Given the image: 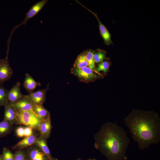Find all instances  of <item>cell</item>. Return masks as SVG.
Returning <instances> with one entry per match:
<instances>
[{
	"label": "cell",
	"instance_id": "1",
	"mask_svg": "<svg viewBox=\"0 0 160 160\" xmlns=\"http://www.w3.org/2000/svg\"><path fill=\"white\" fill-rule=\"evenodd\" d=\"M124 121L140 149L148 148L160 142V118L157 113L134 109Z\"/></svg>",
	"mask_w": 160,
	"mask_h": 160
},
{
	"label": "cell",
	"instance_id": "2",
	"mask_svg": "<svg viewBox=\"0 0 160 160\" xmlns=\"http://www.w3.org/2000/svg\"><path fill=\"white\" fill-rule=\"evenodd\" d=\"M95 148L108 160H126V152L130 140L126 132L115 122L102 125L94 136Z\"/></svg>",
	"mask_w": 160,
	"mask_h": 160
},
{
	"label": "cell",
	"instance_id": "3",
	"mask_svg": "<svg viewBox=\"0 0 160 160\" xmlns=\"http://www.w3.org/2000/svg\"><path fill=\"white\" fill-rule=\"evenodd\" d=\"M17 121V124L25 125L38 130L42 121L33 110L18 111Z\"/></svg>",
	"mask_w": 160,
	"mask_h": 160
},
{
	"label": "cell",
	"instance_id": "4",
	"mask_svg": "<svg viewBox=\"0 0 160 160\" xmlns=\"http://www.w3.org/2000/svg\"><path fill=\"white\" fill-rule=\"evenodd\" d=\"M71 73L81 81L88 83L94 82L102 77L100 73H97L88 67L80 69L72 68Z\"/></svg>",
	"mask_w": 160,
	"mask_h": 160
},
{
	"label": "cell",
	"instance_id": "5",
	"mask_svg": "<svg viewBox=\"0 0 160 160\" xmlns=\"http://www.w3.org/2000/svg\"><path fill=\"white\" fill-rule=\"evenodd\" d=\"M48 1L47 0H43L37 2L33 5L31 7L30 10L26 13L25 17L23 21L20 24L16 25L13 28L7 42L8 49H9V45L11 36L15 31L20 26L23 25H25L28 20L37 14L47 3Z\"/></svg>",
	"mask_w": 160,
	"mask_h": 160
},
{
	"label": "cell",
	"instance_id": "6",
	"mask_svg": "<svg viewBox=\"0 0 160 160\" xmlns=\"http://www.w3.org/2000/svg\"><path fill=\"white\" fill-rule=\"evenodd\" d=\"M7 54L5 58L0 59V84L10 80L13 73L9 64Z\"/></svg>",
	"mask_w": 160,
	"mask_h": 160
},
{
	"label": "cell",
	"instance_id": "7",
	"mask_svg": "<svg viewBox=\"0 0 160 160\" xmlns=\"http://www.w3.org/2000/svg\"><path fill=\"white\" fill-rule=\"evenodd\" d=\"M49 85L48 84L45 89L38 90L28 95H24V96L34 104L43 105L46 100V94L49 89Z\"/></svg>",
	"mask_w": 160,
	"mask_h": 160
},
{
	"label": "cell",
	"instance_id": "8",
	"mask_svg": "<svg viewBox=\"0 0 160 160\" xmlns=\"http://www.w3.org/2000/svg\"><path fill=\"white\" fill-rule=\"evenodd\" d=\"M26 153L28 160H50L41 149L35 145L29 148Z\"/></svg>",
	"mask_w": 160,
	"mask_h": 160
},
{
	"label": "cell",
	"instance_id": "9",
	"mask_svg": "<svg viewBox=\"0 0 160 160\" xmlns=\"http://www.w3.org/2000/svg\"><path fill=\"white\" fill-rule=\"evenodd\" d=\"M21 83L17 81L16 84L9 90L7 95L8 102L10 104H14L24 97L20 91Z\"/></svg>",
	"mask_w": 160,
	"mask_h": 160
},
{
	"label": "cell",
	"instance_id": "10",
	"mask_svg": "<svg viewBox=\"0 0 160 160\" xmlns=\"http://www.w3.org/2000/svg\"><path fill=\"white\" fill-rule=\"evenodd\" d=\"M4 107V118L3 121L9 122L12 125L17 124V116L18 111L8 102Z\"/></svg>",
	"mask_w": 160,
	"mask_h": 160
},
{
	"label": "cell",
	"instance_id": "11",
	"mask_svg": "<svg viewBox=\"0 0 160 160\" xmlns=\"http://www.w3.org/2000/svg\"><path fill=\"white\" fill-rule=\"evenodd\" d=\"M37 137L33 134L31 135L25 137L12 147V150H22L35 145Z\"/></svg>",
	"mask_w": 160,
	"mask_h": 160
},
{
	"label": "cell",
	"instance_id": "12",
	"mask_svg": "<svg viewBox=\"0 0 160 160\" xmlns=\"http://www.w3.org/2000/svg\"><path fill=\"white\" fill-rule=\"evenodd\" d=\"M81 5L83 6L82 5ZM83 7L91 12L96 17L97 20L99 23L100 34L103 39L105 44L108 46L112 44L113 42L111 39L110 33L105 26L100 22L97 14L93 12L85 7Z\"/></svg>",
	"mask_w": 160,
	"mask_h": 160
},
{
	"label": "cell",
	"instance_id": "13",
	"mask_svg": "<svg viewBox=\"0 0 160 160\" xmlns=\"http://www.w3.org/2000/svg\"><path fill=\"white\" fill-rule=\"evenodd\" d=\"M52 128L51 117L43 121L41 123L39 131L40 136L46 139L50 136Z\"/></svg>",
	"mask_w": 160,
	"mask_h": 160
},
{
	"label": "cell",
	"instance_id": "14",
	"mask_svg": "<svg viewBox=\"0 0 160 160\" xmlns=\"http://www.w3.org/2000/svg\"><path fill=\"white\" fill-rule=\"evenodd\" d=\"M12 105L18 111L33 110V104L24 96L22 99Z\"/></svg>",
	"mask_w": 160,
	"mask_h": 160
},
{
	"label": "cell",
	"instance_id": "15",
	"mask_svg": "<svg viewBox=\"0 0 160 160\" xmlns=\"http://www.w3.org/2000/svg\"><path fill=\"white\" fill-rule=\"evenodd\" d=\"M39 82L35 81L33 78L29 74L26 73L23 83V87L29 94L33 92L34 89L37 86H40Z\"/></svg>",
	"mask_w": 160,
	"mask_h": 160
},
{
	"label": "cell",
	"instance_id": "16",
	"mask_svg": "<svg viewBox=\"0 0 160 160\" xmlns=\"http://www.w3.org/2000/svg\"><path fill=\"white\" fill-rule=\"evenodd\" d=\"M46 139L39 136L35 142V145L39 147L47 156L50 160H54L48 147Z\"/></svg>",
	"mask_w": 160,
	"mask_h": 160
},
{
	"label": "cell",
	"instance_id": "17",
	"mask_svg": "<svg viewBox=\"0 0 160 160\" xmlns=\"http://www.w3.org/2000/svg\"><path fill=\"white\" fill-rule=\"evenodd\" d=\"M33 110L42 121L50 116L49 111L43 107L42 105L33 104Z\"/></svg>",
	"mask_w": 160,
	"mask_h": 160
},
{
	"label": "cell",
	"instance_id": "18",
	"mask_svg": "<svg viewBox=\"0 0 160 160\" xmlns=\"http://www.w3.org/2000/svg\"><path fill=\"white\" fill-rule=\"evenodd\" d=\"M13 125L3 121L0 122V137H3L10 133L13 129Z\"/></svg>",
	"mask_w": 160,
	"mask_h": 160
},
{
	"label": "cell",
	"instance_id": "19",
	"mask_svg": "<svg viewBox=\"0 0 160 160\" xmlns=\"http://www.w3.org/2000/svg\"><path fill=\"white\" fill-rule=\"evenodd\" d=\"M86 67H88V64L83 52L78 56L74 63L73 68L80 69Z\"/></svg>",
	"mask_w": 160,
	"mask_h": 160
},
{
	"label": "cell",
	"instance_id": "20",
	"mask_svg": "<svg viewBox=\"0 0 160 160\" xmlns=\"http://www.w3.org/2000/svg\"><path fill=\"white\" fill-rule=\"evenodd\" d=\"M94 51L89 50L84 52V53L88 64V67L95 71V63L94 57Z\"/></svg>",
	"mask_w": 160,
	"mask_h": 160
},
{
	"label": "cell",
	"instance_id": "21",
	"mask_svg": "<svg viewBox=\"0 0 160 160\" xmlns=\"http://www.w3.org/2000/svg\"><path fill=\"white\" fill-rule=\"evenodd\" d=\"M9 90L2 84H0V107L4 106L8 102L7 95Z\"/></svg>",
	"mask_w": 160,
	"mask_h": 160
},
{
	"label": "cell",
	"instance_id": "22",
	"mask_svg": "<svg viewBox=\"0 0 160 160\" xmlns=\"http://www.w3.org/2000/svg\"><path fill=\"white\" fill-rule=\"evenodd\" d=\"M111 64V62L109 60H103L99 63L97 67L95 68V71L98 73L101 71L107 73L109 71Z\"/></svg>",
	"mask_w": 160,
	"mask_h": 160
},
{
	"label": "cell",
	"instance_id": "23",
	"mask_svg": "<svg viewBox=\"0 0 160 160\" xmlns=\"http://www.w3.org/2000/svg\"><path fill=\"white\" fill-rule=\"evenodd\" d=\"M106 52L103 50L99 49L94 52V57L95 63H100L106 59Z\"/></svg>",
	"mask_w": 160,
	"mask_h": 160
},
{
	"label": "cell",
	"instance_id": "24",
	"mask_svg": "<svg viewBox=\"0 0 160 160\" xmlns=\"http://www.w3.org/2000/svg\"><path fill=\"white\" fill-rule=\"evenodd\" d=\"M14 160H28L26 152L17 150L14 153Z\"/></svg>",
	"mask_w": 160,
	"mask_h": 160
},
{
	"label": "cell",
	"instance_id": "25",
	"mask_svg": "<svg viewBox=\"0 0 160 160\" xmlns=\"http://www.w3.org/2000/svg\"><path fill=\"white\" fill-rule=\"evenodd\" d=\"M2 155L4 160H14V153L6 148H3Z\"/></svg>",
	"mask_w": 160,
	"mask_h": 160
},
{
	"label": "cell",
	"instance_id": "26",
	"mask_svg": "<svg viewBox=\"0 0 160 160\" xmlns=\"http://www.w3.org/2000/svg\"><path fill=\"white\" fill-rule=\"evenodd\" d=\"M33 134V129L28 126L24 127V137L30 136Z\"/></svg>",
	"mask_w": 160,
	"mask_h": 160
},
{
	"label": "cell",
	"instance_id": "27",
	"mask_svg": "<svg viewBox=\"0 0 160 160\" xmlns=\"http://www.w3.org/2000/svg\"><path fill=\"white\" fill-rule=\"evenodd\" d=\"M16 132L18 137H24V127H20L16 129Z\"/></svg>",
	"mask_w": 160,
	"mask_h": 160
},
{
	"label": "cell",
	"instance_id": "28",
	"mask_svg": "<svg viewBox=\"0 0 160 160\" xmlns=\"http://www.w3.org/2000/svg\"><path fill=\"white\" fill-rule=\"evenodd\" d=\"M77 160H97L96 159L94 158H92V159H89L87 160H82V159H81L78 158L77 159Z\"/></svg>",
	"mask_w": 160,
	"mask_h": 160
},
{
	"label": "cell",
	"instance_id": "29",
	"mask_svg": "<svg viewBox=\"0 0 160 160\" xmlns=\"http://www.w3.org/2000/svg\"><path fill=\"white\" fill-rule=\"evenodd\" d=\"M0 160H4L2 155L0 154Z\"/></svg>",
	"mask_w": 160,
	"mask_h": 160
},
{
	"label": "cell",
	"instance_id": "30",
	"mask_svg": "<svg viewBox=\"0 0 160 160\" xmlns=\"http://www.w3.org/2000/svg\"><path fill=\"white\" fill-rule=\"evenodd\" d=\"M55 160H59L56 158H54Z\"/></svg>",
	"mask_w": 160,
	"mask_h": 160
},
{
	"label": "cell",
	"instance_id": "31",
	"mask_svg": "<svg viewBox=\"0 0 160 160\" xmlns=\"http://www.w3.org/2000/svg\"></svg>",
	"mask_w": 160,
	"mask_h": 160
}]
</instances>
